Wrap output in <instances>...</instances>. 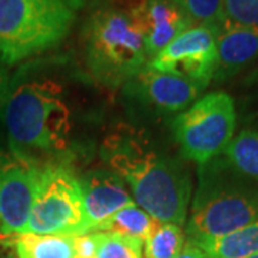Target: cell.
<instances>
[{
    "label": "cell",
    "mask_w": 258,
    "mask_h": 258,
    "mask_svg": "<svg viewBox=\"0 0 258 258\" xmlns=\"http://www.w3.org/2000/svg\"><path fill=\"white\" fill-rule=\"evenodd\" d=\"M258 62V28L225 25L217 40L212 81L227 82Z\"/></svg>",
    "instance_id": "12"
},
{
    "label": "cell",
    "mask_w": 258,
    "mask_h": 258,
    "mask_svg": "<svg viewBox=\"0 0 258 258\" xmlns=\"http://www.w3.org/2000/svg\"><path fill=\"white\" fill-rule=\"evenodd\" d=\"M249 258H258V254L257 255H252V257H249Z\"/></svg>",
    "instance_id": "27"
},
{
    "label": "cell",
    "mask_w": 258,
    "mask_h": 258,
    "mask_svg": "<svg viewBox=\"0 0 258 258\" xmlns=\"http://www.w3.org/2000/svg\"><path fill=\"white\" fill-rule=\"evenodd\" d=\"M98 251V240L95 232L74 237L75 258H95Z\"/></svg>",
    "instance_id": "23"
},
{
    "label": "cell",
    "mask_w": 258,
    "mask_h": 258,
    "mask_svg": "<svg viewBox=\"0 0 258 258\" xmlns=\"http://www.w3.org/2000/svg\"><path fill=\"white\" fill-rule=\"evenodd\" d=\"M192 19L194 25H203L221 32L227 25L224 0H172Z\"/></svg>",
    "instance_id": "20"
},
{
    "label": "cell",
    "mask_w": 258,
    "mask_h": 258,
    "mask_svg": "<svg viewBox=\"0 0 258 258\" xmlns=\"http://www.w3.org/2000/svg\"><path fill=\"white\" fill-rule=\"evenodd\" d=\"M66 2L76 10L79 9V8H82V6H85V3H86L88 0H66Z\"/></svg>",
    "instance_id": "26"
},
{
    "label": "cell",
    "mask_w": 258,
    "mask_h": 258,
    "mask_svg": "<svg viewBox=\"0 0 258 258\" xmlns=\"http://www.w3.org/2000/svg\"><path fill=\"white\" fill-rule=\"evenodd\" d=\"M185 245L182 227L154 218L144 240V258H175Z\"/></svg>",
    "instance_id": "16"
},
{
    "label": "cell",
    "mask_w": 258,
    "mask_h": 258,
    "mask_svg": "<svg viewBox=\"0 0 258 258\" xmlns=\"http://www.w3.org/2000/svg\"><path fill=\"white\" fill-rule=\"evenodd\" d=\"M75 12L66 0H0V63L15 66L60 45Z\"/></svg>",
    "instance_id": "5"
},
{
    "label": "cell",
    "mask_w": 258,
    "mask_h": 258,
    "mask_svg": "<svg viewBox=\"0 0 258 258\" xmlns=\"http://www.w3.org/2000/svg\"><path fill=\"white\" fill-rule=\"evenodd\" d=\"M152 221L154 218L148 212L134 204L116 212L102 225L98 232H112L144 241L149 232Z\"/></svg>",
    "instance_id": "18"
},
{
    "label": "cell",
    "mask_w": 258,
    "mask_h": 258,
    "mask_svg": "<svg viewBox=\"0 0 258 258\" xmlns=\"http://www.w3.org/2000/svg\"><path fill=\"white\" fill-rule=\"evenodd\" d=\"M175 258H210L205 252H204L203 249L200 248V247H197L195 244L192 242H186L184 245V248L182 251L176 255Z\"/></svg>",
    "instance_id": "25"
},
{
    "label": "cell",
    "mask_w": 258,
    "mask_h": 258,
    "mask_svg": "<svg viewBox=\"0 0 258 258\" xmlns=\"http://www.w3.org/2000/svg\"><path fill=\"white\" fill-rule=\"evenodd\" d=\"M83 205L91 232H98L111 217L135 201L125 182L109 169H92L79 178Z\"/></svg>",
    "instance_id": "11"
},
{
    "label": "cell",
    "mask_w": 258,
    "mask_h": 258,
    "mask_svg": "<svg viewBox=\"0 0 258 258\" xmlns=\"http://www.w3.org/2000/svg\"><path fill=\"white\" fill-rule=\"evenodd\" d=\"M227 25L258 28V0H224Z\"/></svg>",
    "instance_id": "21"
},
{
    "label": "cell",
    "mask_w": 258,
    "mask_h": 258,
    "mask_svg": "<svg viewBox=\"0 0 258 258\" xmlns=\"http://www.w3.org/2000/svg\"><path fill=\"white\" fill-rule=\"evenodd\" d=\"M258 221V184L224 157L198 168V185L186 227L189 242L218 238Z\"/></svg>",
    "instance_id": "4"
},
{
    "label": "cell",
    "mask_w": 258,
    "mask_h": 258,
    "mask_svg": "<svg viewBox=\"0 0 258 258\" xmlns=\"http://www.w3.org/2000/svg\"><path fill=\"white\" fill-rule=\"evenodd\" d=\"M18 258H75L74 237L20 234L9 241Z\"/></svg>",
    "instance_id": "15"
},
{
    "label": "cell",
    "mask_w": 258,
    "mask_h": 258,
    "mask_svg": "<svg viewBox=\"0 0 258 258\" xmlns=\"http://www.w3.org/2000/svg\"><path fill=\"white\" fill-rule=\"evenodd\" d=\"M98 251L95 258H144V241L112 232H95Z\"/></svg>",
    "instance_id": "19"
},
{
    "label": "cell",
    "mask_w": 258,
    "mask_h": 258,
    "mask_svg": "<svg viewBox=\"0 0 258 258\" xmlns=\"http://www.w3.org/2000/svg\"><path fill=\"white\" fill-rule=\"evenodd\" d=\"M40 168L0 149V241L26 232Z\"/></svg>",
    "instance_id": "9"
},
{
    "label": "cell",
    "mask_w": 258,
    "mask_h": 258,
    "mask_svg": "<svg viewBox=\"0 0 258 258\" xmlns=\"http://www.w3.org/2000/svg\"><path fill=\"white\" fill-rule=\"evenodd\" d=\"M26 232L64 237L89 234L81 182L69 168L60 164L40 168Z\"/></svg>",
    "instance_id": "7"
},
{
    "label": "cell",
    "mask_w": 258,
    "mask_h": 258,
    "mask_svg": "<svg viewBox=\"0 0 258 258\" xmlns=\"http://www.w3.org/2000/svg\"><path fill=\"white\" fill-rule=\"evenodd\" d=\"M131 101L159 115L182 113L198 101L203 88L188 79L145 66L123 85Z\"/></svg>",
    "instance_id": "10"
},
{
    "label": "cell",
    "mask_w": 258,
    "mask_h": 258,
    "mask_svg": "<svg viewBox=\"0 0 258 258\" xmlns=\"http://www.w3.org/2000/svg\"><path fill=\"white\" fill-rule=\"evenodd\" d=\"M238 169L241 174L248 176L258 184V131L244 128L232 138L228 148L222 154Z\"/></svg>",
    "instance_id": "17"
},
{
    "label": "cell",
    "mask_w": 258,
    "mask_h": 258,
    "mask_svg": "<svg viewBox=\"0 0 258 258\" xmlns=\"http://www.w3.org/2000/svg\"><path fill=\"white\" fill-rule=\"evenodd\" d=\"M241 95V113L244 122H248V128L258 131V68L242 81Z\"/></svg>",
    "instance_id": "22"
},
{
    "label": "cell",
    "mask_w": 258,
    "mask_h": 258,
    "mask_svg": "<svg viewBox=\"0 0 258 258\" xmlns=\"http://www.w3.org/2000/svg\"><path fill=\"white\" fill-rule=\"evenodd\" d=\"M10 76L8 69L5 64L0 63V120H3V111H5V105L6 99L10 91Z\"/></svg>",
    "instance_id": "24"
},
{
    "label": "cell",
    "mask_w": 258,
    "mask_h": 258,
    "mask_svg": "<svg viewBox=\"0 0 258 258\" xmlns=\"http://www.w3.org/2000/svg\"><path fill=\"white\" fill-rule=\"evenodd\" d=\"M237 126L235 102L228 93L211 92L195 101L172 123L181 155L198 165L225 152Z\"/></svg>",
    "instance_id": "6"
},
{
    "label": "cell",
    "mask_w": 258,
    "mask_h": 258,
    "mask_svg": "<svg viewBox=\"0 0 258 258\" xmlns=\"http://www.w3.org/2000/svg\"><path fill=\"white\" fill-rule=\"evenodd\" d=\"M142 23L149 60L194 26L192 19L172 0H145L142 6Z\"/></svg>",
    "instance_id": "13"
},
{
    "label": "cell",
    "mask_w": 258,
    "mask_h": 258,
    "mask_svg": "<svg viewBox=\"0 0 258 258\" xmlns=\"http://www.w3.org/2000/svg\"><path fill=\"white\" fill-rule=\"evenodd\" d=\"M68 57L28 64L10 82L3 122L10 152L37 166L55 164L72 142L75 106Z\"/></svg>",
    "instance_id": "1"
},
{
    "label": "cell",
    "mask_w": 258,
    "mask_h": 258,
    "mask_svg": "<svg viewBox=\"0 0 258 258\" xmlns=\"http://www.w3.org/2000/svg\"><path fill=\"white\" fill-rule=\"evenodd\" d=\"M218 35V29L194 25L151 59L147 66L188 79L205 89L212 81L217 66Z\"/></svg>",
    "instance_id": "8"
},
{
    "label": "cell",
    "mask_w": 258,
    "mask_h": 258,
    "mask_svg": "<svg viewBox=\"0 0 258 258\" xmlns=\"http://www.w3.org/2000/svg\"><path fill=\"white\" fill-rule=\"evenodd\" d=\"M210 258H249L258 254V221L218 238L192 242Z\"/></svg>",
    "instance_id": "14"
},
{
    "label": "cell",
    "mask_w": 258,
    "mask_h": 258,
    "mask_svg": "<svg viewBox=\"0 0 258 258\" xmlns=\"http://www.w3.org/2000/svg\"><path fill=\"white\" fill-rule=\"evenodd\" d=\"M145 0H103L83 22L81 46L95 82L116 89L148 64L142 6Z\"/></svg>",
    "instance_id": "3"
},
{
    "label": "cell",
    "mask_w": 258,
    "mask_h": 258,
    "mask_svg": "<svg viewBox=\"0 0 258 258\" xmlns=\"http://www.w3.org/2000/svg\"><path fill=\"white\" fill-rule=\"evenodd\" d=\"M99 155L128 185L139 208L158 221L184 225L192 178L181 158L158 148L144 129L128 125L112 129L102 141Z\"/></svg>",
    "instance_id": "2"
}]
</instances>
